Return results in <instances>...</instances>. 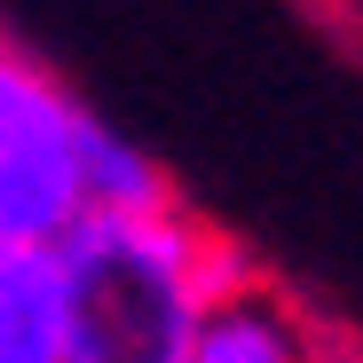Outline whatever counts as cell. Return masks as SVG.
Listing matches in <instances>:
<instances>
[{"label": "cell", "instance_id": "obj_5", "mask_svg": "<svg viewBox=\"0 0 363 363\" xmlns=\"http://www.w3.org/2000/svg\"><path fill=\"white\" fill-rule=\"evenodd\" d=\"M79 174H87V213H158V206H174L166 166H158L127 127H111L103 111H87Z\"/></svg>", "mask_w": 363, "mask_h": 363}, {"label": "cell", "instance_id": "obj_3", "mask_svg": "<svg viewBox=\"0 0 363 363\" xmlns=\"http://www.w3.org/2000/svg\"><path fill=\"white\" fill-rule=\"evenodd\" d=\"M0 363H72L64 245H0Z\"/></svg>", "mask_w": 363, "mask_h": 363}, {"label": "cell", "instance_id": "obj_4", "mask_svg": "<svg viewBox=\"0 0 363 363\" xmlns=\"http://www.w3.org/2000/svg\"><path fill=\"white\" fill-rule=\"evenodd\" d=\"M190 363H332V355H324L316 324L300 316L284 292H269V284L245 277L237 292H221L213 316L198 324Z\"/></svg>", "mask_w": 363, "mask_h": 363}, {"label": "cell", "instance_id": "obj_1", "mask_svg": "<svg viewBox=\"0 0 363 363\" xmlns=\"http://www.w3.org/2000/svg\"><path fill=\"white\" fill-rule=\"evenodd\" d=\"M72 269V363H190L213 300L245 284L221 237L190 206L87 213L64 237Z\"/></svg>", "mask_w": 363, "mask_h": 363}, {"label": "cell", "instance_id": "obj_2", "mask_svg": "<svg viewBox=\"0 0 363 363\" xmlns=\"http://www.w3.org/2000/svg\"><path fill=\"white\" fill-rule=\"evenodd\" d=\"M87 111L95 103L0 32V245H64L87 221Z\"/></svg>", "mask_w": 363, "mask_h": 363}]
</instances>
